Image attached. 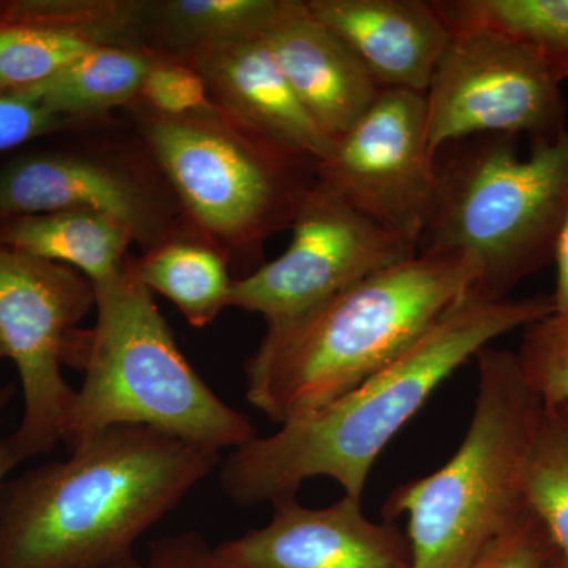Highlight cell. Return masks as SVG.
I'll use <instances>...</instances> for the list:
<instances>
[{
    "label": "cell",
    "instance_id": "obj_22",
    "mask_svg": "<svg viewBox=\"0 0 568 568\" xmlns=\"http://www.w3.org/2000/svg\"><path fill=\"white\" fill-rule=\"evenodd\" d=\"M526 500L568 560V398L544 403L526 459Z\"/></svg>",
    "mask_w": 568,
    "mask_h": 568
},
{
    "label": "cell",
    "instance_id": "obj_2",
    "mask_svg": "<svg viewBox=\"0 0 568 568\" xmlns=\"http://www.w3.org/2000/svg\"><path fill=\"white\" fill-rule=\"evenodd\" d=\"M220 452L115 426L0 484V568H93L133 547L220 467Z\"/></svg>",
    "mask_w": 568,
    "mask_h": 568
},
{
    "label": "cell",
    "instance_id": "obj_18",
    "mask_svg": "<svg viewBox=\"0 0 568 568\" xmlns=\"http://www.w3.org/2000/svg\"><path fill=\"white\" fill-rule=\"evenodd\" d=\"M133 239L125 224L97 212L14 216L0 223V244L78 268L92 286L121 274Z\"/></svg>",
    "mask_w": 568,
    "mask_h": 568
},
{
    "label": "cell",
    "instance_id": "obj_31",
    "mask_svg": "<svg viewBox=\"0 0 568 568\" xmlns=\"http://www.w3.org/2000/svg\"><path fill=\"white\" fill-rule=\"evenodd\" d=\"M93 568H145V564H142L140 559H136V556L130 555L125 556V558L112 560V562L103 564V566Z\"/></svg>",
    "mask_w": 568,
    "mask_h": 568
},
{
    "label": "cell",
    "instance_id": "obj_7",
    "mask_svg": "<svg viewBox=\"0 0 568 568\" xmlns=\"http://www.w3.org/2000/svg\"><path fill=\"white\" fill-rule=\"evenodd\" d=\"M145 134L190 215L237 252H254L293 224L313 185L304 171L315 162L265 144L216 108L181 118L153 115Z\"/></svg>",
    "mask_w": 568,
    "mask_h": 568
},
{
    "label": "cell",
    "instance_id": "obj_19",
    "mask_svg": "<svg viewBox=\"0 0 568 568\" xmlns=\"http://www.w3.org/2000/svg\"><path fill=\"white\" fill-rule=\"evenodd\" d=\"M155 62L152 52L100 44L43 81L11 92L36 100L62 119L92 114L141 95L145 77Z\"/></svg>",
    "mask_w": 568,
    "mask_h": 568
},
{
    "label": "cell",
    "instance_id": "obj_9",
    "mask_svg": "<svg viewBox=\"0 0 568 568\" xmlns=\"http://www.w3.org/2000/svg\"><path fill=\"white\" fill-rule=\"evenodd\" d=\"M556 74L523 41L488 31L455 33L425 92L426 133L437 153L450 142L528 134L532 144L566 132Z\"/></svg>",
    "mask_w": 568,
    "mask_h": 568
},
{
    "label": "cell",
    "instance_id": "obj_14",
    "mask_svg": "<svg viewBox=\"0 0 568 568\" xmlns=\"http://www.w3.org/2000/svg\"><path fill=\"white\" fill-rule=\"evenodd\" d=\"M306 7L379 89L425 95L452 40L435 7L424 0H308Z\"/></svg>",
    "mask_w": 568,
    "mask_h": 568
},
{
    "label": "cell",
    "instance_id": "obj_26",
    "mask_svg": "<svg viewBox=\"0 0 568 568\" xmlns=\"http://www.w3.org/2000/svg\"><path fill=\"white\" fill-rule=\"evenodd\" d=\"M558 555L544 523L529 508L485 549L473 568H549Z\"/></svg>",
    "mask_w": 568,
    "mask_h": 568
},
{
    "label": "cell",
    "instance_id": "obj_34",
    "mask_svg": "<svg viewBox=\"0 0 568 568\" xmlns=\"http://www.w3.org/2000/svg\"><path fill=\"white\" fill-rule=\"evenodd\" d=\"M2 358H7V351L6 346H3L2 336H0V361H2Z\"/></svg>",
    "mask_w": 568,
    "mask_h": 568
},
{
    "label": "cell",
    "instance_id": "obj_11",
    "mask_svg": "<svg viewBox=\"0 0 568 568\" xmlns=\"http://www.w3.org/2000/svg\"><path fill=\"white\" fill-rule=\"evenodd\" d=\"M435 156L424 93L381 89L365 114L332 141L316 178L366 219L418 246L439 182Z\"/></svg>",
    "mask_w": 568,
    "mask_h": 568
},
{
    "label": "cell",
    "instance_id": "obj_1",
    "mask_svg": "<svg viewBox=\"0 0 568 568\" xmlns=\"http://www.w3.org/2000/svg\"><path fill=\"white\" fill-rule=\"evenodd\" d=\"M552 312L551 294L496 298L470 287L361 386L234 448L220 463L224 495L241 507L274 506L310 478L328 477L362 499L377 457L452 373L493 339Z\"/></svg>",
    "mask_w": 568,
    "mask_h": 568
},
{
    "label": "cell",
    "instance_id": "obj_33",
    "mask_svg": "<svg viewBox=\"0 0 568 568\" xmlns=\"http://www.w3.org/2000/svg\"><path fill=\"white\" fill-rule=\"evenodd\" d=\"M549 568H568V560L564 556L558 555V558L555 559V562Z\"/></svg>",
    "mask_w": 568,
    "mask_h": 568
},
{
    "label": "cell",
    "instance_id": "obj_17",
    "mask_svg": "<svg viewBox=\"0 0 568 568\" xmlns=\"http://www.w3.org/2000/svg\"><path fill=\"white\" fill-rule=\"evenodd\" d=\"M58 212H97L148 237L155 212L132 181L91 160L43 155L21 160L0 174V220Z\"/></svg>",
    "mask_w": 568,
    "mask_h": 568
},
{
    "label": "cell",
    "instance_id": "obj_4",
    "mask_svg": "<svg viewBox=\"0 0 568 568\" xmlns=\"http://www.w3.org/2000/svg\"><path fill=\"white\" fill-rule=\"evenodd\" d=\"M95 290V325L69 336L63 364L84 372L62 443L77 450L115 426H148L189 443L234 450L256 437L179 349L133 261Z\"/></svg>",
    "mask_w": 568,
    "mask_h": 568
},
{
    "label": "cell",
    "instance_id": "obj_23",
    "mask_svg": "<svg viewBox=\"0 0 568 568\" xmlns=\"http://www.w3.org/2000/svg\"><path fill=\"white\" fill-rule=\"evenodd\" d=\"M295 0H170L162 20L171 39L189 52L207 44L263 39Z\"/></svg>",
    "mask_w": 568,
    "mask_h": 568
},
{
    "label": "cell",
    "instance_id": "obj_5",
    "mask_svg": "<svg viewBox=\"0 0 568 568\" xmlns=\"http://www.w3.org/2000/svg\"><path fill=\"white\" fill-rule=\"evenodd\" d=\"M476 361V406L462 446L384 504V519L409 517L410 568H473L529 510L526 459L544 402L526 383L517 354L487 346Z\"/></svg>",
    "mask_w": 568,
    "mask_h": 568
},
{
    "label": "cell",
    "instance_id": "obj_15",
    "mask_svg": "<svg viewBox=\"0 0 568 568\" xmlns=\"http://www.w3.org/2000/svg\"><path fill=\"white\" fill-rule=\"evenodd\" d=\"M136 6L0 0V92L37 84L81 54L114 41Z\"/></svg>",
    "mask_w": 568,
    "mask_h": 568
},
{
    "label": "cell",
    "instance_id": "obj_32",
    "mask_svg": "<svg viewBox=\"0 0 568 568\" xmlns=\"http://www.w3.org/2000/svg\"><path fill=\"white\" fill-rule=\"evenodd\" d=\"M14 394H17V388L11 386V384L0 388V424H2L3 414H6V409L9 407L11 399L14 398Z\"/></svg>",
    "mask_w": 568,
    "mask_h": 568
},
{
    "label": "cell",
    "instance_id": "obj_6",
    "mask_svg": "<svg viewBox=\"0 0 568 568\" xmlns=\"http://www.w3.org/2000/svg\"><path fill=\"white\" fill-rule=\"evenodd\" d=\"M568 212V129L519 159L514 136H485L439 171L418 252H463L480 265L476 284L507 298L552 263Z\"/></svg>",
    "mask_w": 568,
    "mask_h": 568
},
{
    "label": "cell",
    "instance_id": "obj_30",
    "mask_svg": "<svg viewBox=\"0 0 568 568\" xmlns=\"http://www.w3.org/2000/svg\"><path fill=\"white\" fill-rule=\"evenodd\" d=\"M20 463L14 452L11 450L9 440H0V484L6 480L7 474H10V470Z\"/></svg>",
    "mask_w": 568,
    "mask_h": 568
},
{
    "label": "cell",
    "instance_id": "obj_21",
    "mask_svg": "<svg viewBox=\"0 0 568 568\" xmlns=\"http://www.w3.org/2000/svg\"><path fill=\"white\" fill-rule=\"evenodd\" d=\"M134 271L148 290L173 302L193 327H207L231 306L234 280L226 260L207 246L162 245L136 261Z\"/></svg>",
    "mask_w": 568,
    "mask_h": 568
},
{
    "label": "cell",
    "instance_id": "obj_8",
    "mask_svg": "<svg viewBox=\"0 0 568 568\" xmlns=\"http://www.w3.org/2000/svg\"><path fill=\"white\" fill-rule=\"evenodd\" d=\"M93 306L95 290L80 272L0 244V336L24 399L7 440L20 462L62 443L77 395L62 375L63 351Z\"/></svg>",
    "mask_w": 568,
    "mask_h": 568
},
{
    "label": "cell",
    "instance_id": "obj_27",
    "mask_svg": "<svg viewBox=\"0 0 568 568\" xmlns=\"http://www.w3.org/2000/svg\"><path fill=\"white\" fill-rule=\"evenodd\" d=\"M61 115L18 92H0V152L50 133L62 125Z\"/></svg>",
    "mask_w": 568,
    "mask_h": 568
},
{
    "label": "cell",
    "instance_id": "obj_12",
    "mask_svg": "<svg viewBox=\"0 0 568 568\" xmlns=\"http://www.w3.org/2000/svg\"><path fill=\"white\" fill-rule=\"evenodd\" d=\"M264 528L213 548L222 568H410L409 538L395 521L377 523L362 499L343 496L332 506H301L297 497L274 506Z\"/></svg>",
    "mask_w": 568,
    "mask_h": 568
},
{
    "label": "cell",
    "instance_id": "obj_24",
    "mask_svg": "<svg viewBox=\"0 0 568 568\" xmlns=\"http://www.w3.org/2000/svg\"><path fill=\"white\" fill-rule=\"evenodd\" d=\"M515 354L526 383L541 402L568 398V310L526 325Z\"/></svg>",
    "mask_w": 568,
    "mask_h": 568
},
{
    "label": "cell",
    "instance_id": "obj_13",
    "mask_svg": "<svg viewBox=\"0 0 568 568\" xmlns=\"http://www.w3.org/2000/svg\"><path fill=\"white\" fill-rule=\"evenodd\" d=\"M215 97V108L254 138L321 162L332 140L298 102L263 39L207 44L185 52Z\"/></svg>",
    "mask_w": 568,
    "mask_h": 568
},
{
    "label": "cell",
    "instance_id": "obj_16",
    "mask_svg": "<svg viewBox=\"0 0 568 568\" xmlns=\"http://www.w3.org/2000/svg\"><path fill=\"white\" fill-rule=\"evenodd\" d=\"M298 102L332 141L375 102L379 85L349 48L310 13L293 9L263 37Z\"/></svg>",
    "mask_w": 568,
    "mask_h": 568
},
{
    "label": "cell",
    "instance_id": "obj_3",
    "mask_svg": "<svg viewBox=\"0 0 568 568\" xmlns=\"http://www.w3.org/2000/svg\"><path fill=\"white\" fill-rule=\"evenodd\" d=\"M478 280L473 254L418 252L267 327L246 362V399L278 425L327 406L390 364Z\"/></svg>",
    "mask_w": 568,
    "mask_h": 568
},
{
    "label": "cell",
    "instance_id": "obj_20",
    "mask_svg": "<svg viewBox=\"0 0 568 568\" xmlns=\"http://www.w3.org/2000/svg\"><path fill=\"white\" fill-rule=\"evenodd\" d=\"M452 36L488 31L523 41L568 80V0H432Z\"/></svg>",
    "mask_w": 568,
    "mask_h": 568
},
{
    "label": "cell",
    "instance_id": "obj_29",
    "mask_svg": "<svg viewBox=\"0 0 568 568\" xmlns=\"http://www.w3.org/2000/svg\"><path fill=\"white\" fill-rule=\"evenodd\" d=\"M558 265V280H556V290L552 293L555 301V312L568 310V212L560 226L558 239H556L555 257Z\"/></svg>",
    "mask_w": 568,
    "mask_h": 568
},
{
    "label": "cell",
    "instance_id": "obj_28",
    "mask_svg": "<svg viewBox=\"0 0 568 568\" xmlns=\"http://www.w3.org/2000/svg\"><path fill=\"white\" fill-rule=\"evenodd\" d=\"M145 568H222L213 548L197 532L160 538L151 545Z\"/></svg>",
    "mask_w": 568,
    "mask_h": 568
},
{
    "label": "cell",
    "instance_id": "obj_10",
    "mask_svg": "<svg viewBox=\"0 0 568 568\" xmlns=\"http://www.w3.org/2000/svg\"><path fill=\"white\" fill-rule=\"evenodd\" d=\"M286 252L234 280L231 306L256 313L267 327L290 323L392 265L417 246L366 219L316 178L298 205Z\"/></svg>",
    "mask_w": 568,
    "mask_h": 568
},
{
    "label": "cell",
    "instance_id": "obj_25",
    "mask_svg": "<svg viewBox=\"0 0 568 568\" xmlns=\"http://www.w3.org/2000/svg\"><path fill=\"white\" fill-rule=\"evenodd\" d=\"M141 95L160 115L170 118L196 114L212 108L204 78L189 63L156 59L142 84Z\"/></svg>",
    "mask_w": 568,
    "mask_h": 568
}]
</instances>
